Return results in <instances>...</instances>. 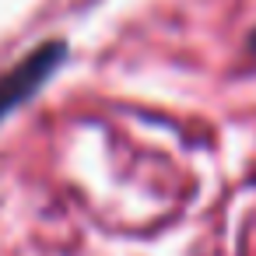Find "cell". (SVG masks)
<instances>
[{
    "instance_id": "cell-1",
    "label": "cell",
    "mask_w": 256,
    "mask_h": 256,
    "mask_svg": "<svg viewBox=\"0 0 256 256\" xmlns=\"http://www.w3.org/2000/svg\"><path fill=\"white\" fill-rule=\"evenodd\" d=\"M64 56H67L64 42H42L25 60H18L8 74H0V123L14 109H22L32 95H39V88L60 70Z\"/></svg>"
},
{
    "instance_id": "cell-2",
    "label": "cell",
    "mask_w": 256,
    "mask_h": 256,
    "mask_svg": "<svg viewBox=\"0 0 256 256\" xmlns=\"http://www.w3.org/2000/svg\"><path fill=\"white\" fill-rule=\"evenodd\" d=\"M252 50H256V36H252Z\"/></svg>"
}]
</instances>
